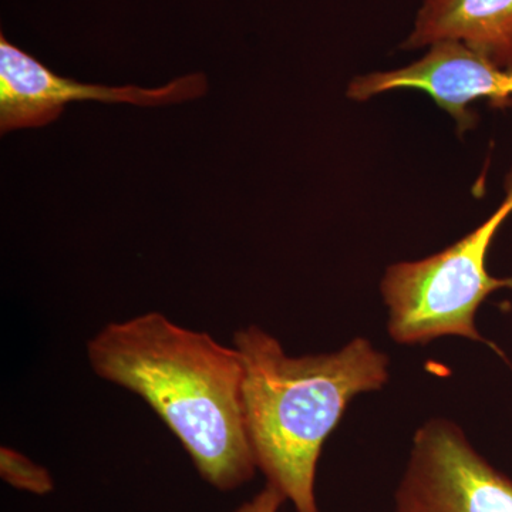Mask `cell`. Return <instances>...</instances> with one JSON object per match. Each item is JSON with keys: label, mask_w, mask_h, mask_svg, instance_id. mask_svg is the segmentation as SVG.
Here are the masks:
<instances>
[{"label": "cell", "mask_w": 512, "mask_h": 512, "mask_svg": "<svg viewBox=\"0 0 512 512\" xmlns=\"http://www.w3.org/2000/svg\"><path fill=\"white\" fill-rule=\"evenodd\" d=\"M87 357L97 376L153 409L202 480L227 493L255 476L237 349L150 312L109 323L87 343Z\"/></svg>", "instance_id": "cell-1"}, {"label": "cell", "mask_w": 512, "mask_h": 512, "mask_svg": "<svg viewBox=\"0 0 512 512\" xmlns=\"http://www.w3.org/2000/svg\"><path fill=\"white\" fill-rule=\"evenodd\" d=\"M244 366L242 404L256 467L296 512H319L322 448L357 394L383 389L389 357L367 339L322 355H286L259 326L234 335Z\"/></svg>", "instance_id": "cell-2"}, {"label": "cell", "mask_w": 512, "mask_h": 512, "mask_svg": "<svg viewBox=\"0 0 512 512\" xmlns=\"http://www.w3.org/2000/svg\"><path fill=\"white\" fill-rule=\"evenodd\" d=\"M512 212V178L507 200L476 231L439 254L390 266L382 281L389 311L387 329L400 345H424L444 336L485 342L476 326L481 303L491 292L512 289V278L488 274L487 254Z\"/></svg>", "instance_id": "cell-3"}, {"label": "cell", "mask_w": 512, "mask_h": 512, "mask_svg": "<svg viewBox=\"0 0 512 512\" xmlns=\"http://www.w3.org/2000/svg\"><path fill=\"white\" fill-rule=\"evenodd\" d=\"M393 512H512V478L471 446L453 421H426L413 437Z\"/></svg>", "instance_id": "cell-4"}, {"label": "cell", "mask_w": 512, "mask_h": 512, "mask_svg": "<svg viewBox=\"0 0 512 512\" xmlns=\"http://www.w3.org/2000/svg\"><path fill=\"white\" fill-rule=\"evenodd\" d=\"M204 74L180 77L158 89L107 87L59 76L0 36V130L45 127L59 119L70 101L97 100L136 106H164L207 93Z\"/></svg>", "instance_id": "cell-5"}, {"label": "cell", "mask_w": 512, "mask_h": 512, "mask_svg": "<svg viewBox=\"0 0 512 512\" xmlns=\"http://www.w3.org/2000/svg\"><path fill=\"white\" fill-rule=\"evenodd\" d=\"M430 47L423 59L403 69L359 77L350 84L349 97L365 101L389 90H421L456 119L460 131L473 127L476 121L468 110L473 101L488 99L495 106L510 103L512 69H503L456 40H443Z\"/></svg>", "instance_id": "cell-6"}, {"label": "cell", "mask_w": 512, "mask_h": 512, "mask_svg": "<svg viewBox=\"0 0 512 512\" xmlns=\"http://www.w3.org/2000/svg\"><path fill=\"white\" fill-rule=\"evenodd\" d=\"M456 40L512 69V0H424L404 49Z\"/></svg>", "instance_id": "cell-7"}, {"label": "cell", "mask_w": 512, "mask_h": 512, "mask_svg": "<svg viewBox=\"0 0 512 512\" xmlns=\"http://www.w3.org/2000/svg\"><path fill=\"white\" fill-rule=\"evenodd\" d=\"M0 477L13 488L35 495H47L55 490L52 474L18 450L0 448Z\"/></svg>", "instance_id": "cell-8"}, {"label": "cell", "mask_w": 512, "mask_h": 512, "mask_svg": "<svg viewBox=\"0 0 512 512\" xmlns=\"http://www.w3.org/2000/svg\"><path fill=\"white\" fill-rule=\"evenodd\" d=\"M285 503V495L276 490L274 485L266 484L258 494L234 512H281Z\"/></svg>", "instance_id": "cell-9"}]
</instances>
